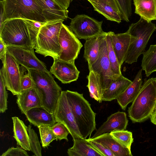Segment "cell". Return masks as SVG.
I'll return each mask as SVG.
<instances>
[{"label":"cell","instance_id":"44dd1931","mask_svg":"<svg viewBox=\"0 0 156 156\" xmlns=\"http://www.w3.org/2000/svg\"><path fill=\"white\" fill-rule=\"evenodd\" d=\"M103 145L115 156H132L131 150L123 146L110 133H104L94 138H89Z\"/></svg>","mask_w":156,"mask_h":156},{"label":"cell","instance_id":"277c9868","mask_svg":"<svg viewBox=\"0 0 156 156\" xmlns=\"http://www.w3.org/2000/svg\"><path fill=\"white\" fill-rule=\"evenodd\" d=\"M29 70L42 106L54 114L62 91L61 87L55 81L50 72Z\"/></svg>","mask_w":156,"mask_h":156},{"label":"cell","instance_id":"603a6c76","mask_svg":"<svg viewBox=\"0 0 156 156\" xmlns=\"http://www.w3.org/2000/svg\"><path fill=\"white\" fill-rule=\"evenodd\" d=\"M72 147L69 148L67 154L69 156H104L87 140L81 138L73 140Z\"/></svg>","mask_w":156,"mask_h":156},{"label":"cell","instance_id":"5b68a950","mask_svg":"<svg viewBox=\"0 0 156 156\" xmlns=\"http://www.w3.org/2000/svg\"><path fill=\"white\" fill-rule=\"evenodd\" d=\"M156 30V25L142 17L132 23L127 31L131 36L130 43L125 62L131 64L137 61L139 57L144 52L148 41Z\"/></svg>","mask_w":156,"mask_h":156},{"label":"cell","instance_id":"ba28073f","mask_svg":"<svg viewBox=\"0 0 156 156\" xmlns=\"http://www.w3.org/2000/svg\"><path fill=\"white\" fill-rule=\"evenodd\" d=\"M60 46L58 59L74 63L83 45L69 27L62 23L59 36Z\"/></svg>","mask_w":156,"mask_h":156},{"label":"cell","instance_id":"7402d4cb","mask_svg":"<svg viewBox=\"0 0 156 156\" xmlns=\"http://www.w3.org/2000/svg\"><path fill=\"white\" fill-rule=\"evenodd\" d=\"M132 81L122 75L114 80L103 93L102 101H111L116 99L122 93Z\"/></svg>","mask_w":156,"mask_h":156},{"label":"cell","instance_id":"ab89813d","mask_svg":"<svg viewBox=\"0 0 156 156\" xmlns=\"http://www.w3.org/2000/svg\"><path fill=\"white\" fill-rule=\"evenodd\" d=\"M63 9L67 10L73 0H53Z\"/></svg>","mask_w":156,"mask_h":156},{"label":"cell","instance_id":"1f68e13d","mask_svg":"<svg viewBox=\"0 0 156 156\" xmlns=\"http://www.w3.org/2000/svg\"><path fill=\"white\" fill-rule=\"evenodd\" d=\"M40 134L41 143L43 147L48 146L54 140L57 139L51 126H42L38 127Z\"/></svg>","mask_w":156,"mask_h":156},{"label":"cell","instance_id":"7a4b0ae2","mask_svg":"<svg viewBox=\"0 0 156 156\" xmlns=\"http://www.w3.org/2000/svg\"><path fill=\"white\" fill-rule=\"evenodd\" d=\"M79 131L82 137L90 138L93 132L96 130V114L92 110L91 105L83 96V94L76 91L65 90Z\"/></svg>","mask_w":156,"mask_h":156},{"label":"cell","instance_id":"484cf974","mask_svg":"<svg viewBox=\"0 0 156 156\" xmlns=\"http://www.w3.org/2000/svg\"><path fill=\"white\" fill-rule=\"evenodd\" d=\"M105 32H103L97 36L86 40L83 57L88 65L93 64L98 58L101 44Z\"/></svg>","mask_w":156,"mask_h":156},{"label":"cell","instance_id":"d6986e66","mask_svg":"<svg viewBox=\"0 0 156 156\" xmlns=\"http://www.w3.org/2000/svg\"><path fill=\"white\" fill-rule=\"evenodd\" d=\"M142 70L140 69L136 74L133 80L125 91L116 99L117 101L123 110L127 105L135 99L142 86Z\"/></svg>","mask_w":156,"mask_h":156},{"label":"cell","instance_id":"d6a6232c","mask_svg":"<svg viewBox=\"0 0 156 156\" xmlns=\"http://www.w3.org/2000/svg\"><path fill=\"white\" fill-rule=\"evenodd\" d=\"M28 131L30 139V151L33 152L35 156H41V148L37 134L30 125H29L28 126Z\"/></svg>","mask_w":156,"mask_h":156},{"label":"cell","instance_id":"30bf717a","mask_svg":"<svg viewBox=\"0 0 156 156\" xmlns=\"http://www.w3.org/2000/svg\"><path fill=\"white\" fill-rule=\"evenodd\" d=\"M106 33L102 38L98 58L93 64L88 65L89 70L93 71L100 75L103 93L114 80L122 75L115 74L112 70L108 55Z\"/></svg>","mask_w":156,"mask_h":156},{"label":"cell","instance_id":"e575fe53","mask_svg":"<svg viewBox=\"0 0 156 156\" xmlns=\"http://www.w3.org/2000/svg\"><path fill=\"white\" fill-rule=\"evenodd\" d=\"M0 112L3 113L7 109L8 93L2 73L0 72Z\"/></svg>","mask_w":156,"mask_h":156},{"label":"cell","instance_id":"4fadbf2b","mask_svg":"<svg viewBox=\"0 0 156 156\" xmlns=\"http://www.w3.org/2000/svg\"><path fill=\"white\" fill-rule=\"evenodd\" d=\"M7 50L18 63L27 69L50 72L45 64L36 56L34 50L7 46Z\"/></svg>","mask_w":156,"mask_h":156},{"label":"cell","instance_id":"2e32d148","mask_svg":"<svg viewBox=\"0 0 156 156\" xmlns=\"http://www.w3.org/2000/svg\"><path fill=\"white\" fill-rule=\"evenodd\" d=\"M42 10L47 22L68 17V11L61 7L53 0H34Z\"/></svg>","mask_w":156,"mask_h":156},{"label":"cell","instance_id":"f546056e","mask_svg":"<svg viewBox=\"0 0 156 156\" xmlns=\"http://www.w3.org/2000/svg\"><path fill=\"white\" fill-rule=\"evenodd\" d=\"M106 41L108 56L113 72L115 74L122 75L120 65L113 48L110 31L106 32Z\"/></svg>","mask_w":156,"mask_h":156},{"label":"cell","instance_id":"ee69618b","mask_svg":"<svg viewBox=\"0 0 156 156\" xmlns=\"http://www.w3.org/2000/svg\"><path fill=\"white\" fill-rule=\"evenodd\" d=\"M3 9L2 6L0 5V27H1L3 23Z\"/></svg>","mask_w":156,"mask_h":156},{"label":"cell","instance_id":"e0dca14e","mask_svg":"<svg viewBox=\"0 0 156 156\" xmlns=\"http://www.w3.org/2000/svg\"><path fill=\"white\" fill-rule=\"evenodd\" d=\"M24 114L30 123L37 127L42 126H52L57 122L54 114L43 106L31 108Z\"/></svg>","mask_w":156,"mask_h":156},{"label":"cell","instance_id":"cb8c5ba5","mask_svg":"<svg viewBox=\"0 0 156 156\" xmlns=\"http://www.w3.org/2000/svg\"><path fill=\"white\" fill-rule=\"evenodd\" d=\"M12 118L13 123V136L17 144L25 150L30 151L28 127L18 117L15 116Z\"/></svg>","mask_w":156,"mask_h":156},{"label":"cell","instance_id":"4316f807","mask_svg":"<svg viewBox=\"0 0 156 156\" xmlns=\"http://www.w3.org/2000/svg\"><path fill=\"white\" fill-rule=\"evenodd\" d=\"M89 2L94 10L103 16L107 20L119 23L122 20L121 13L112 6L105 2L90 0Z\"/></svg>","mask_w":156,"mask_h":156},{"label":"cell","instance_id":"74e56055","mask_svg":"<svg viewBox=\"0 0 156 156\" xmlns=\"http://www.w3.org/2000/svg\"><path fill=\"white\" fill-rule=\"evenodd\" d=\"M87 141L104 156H115L109 149L103 145L98 142L92 140L90 138L86 139Z\"/></svg>","mask_w":156,"mask_h":156},{"label":"cell","instance_id":"d4e9b609","mask_svg":"<svg viewBox=\"0 0 156 156\" xmlns=\"http://www.w3.org/2000/svg\"><path fill=\"white\" fill-rule=\"evenodd\" d=\"M135 13L148 22L156 20V0H133Z\"/></svg>","mask_w":156,"mask_h":156},{"label":"cell","instance_id":"7c38bea8","mask_svg":"<svg viewBox=\"0 0 156 156\" xmlns=\"http://www.w3.org/2000/svg\"><path fill=\"white\" fill-rule=\"evenodd\" d=\"M57 122L63 124L69 131L73 140L82 138L76 123L65 91H62L54 113Z\"/></svg>","mask_w":156,"mask_h":156},{"label":"cell","instance_id":"3957f363","mask_svg":"<svg viewBox=\"0 0 156 156\" xmlns=\"http://www.w3.org/2000/svg\"><path fill=\"white\" fill-rule=\"evenodd\" d=\"M156 105V78L145 81L137 96L128 108V116L133 122H140L150 118Z\"/></svg>","mask_w":156,"mask_h":156},{"label":"cell","instance_id":"ffe728a7","mask_svg":"<svg viewBox=\"0 0 156 156\" xmlns=\"http://www.w3.org/2000/svg\"><path fill=\"white\" fill-rule=\"evenodd\" d=\"M110 34L113 48L121 66L125 61L130 43L131 36L127 31L117 34L110 31Z\"/></svg>","mask_w":156,"mask_h":156},{"label":"cell","instance_id":"7bdbcfd3","mask_svg":"<svg viewBox=\"0 0 156 156\" xmlns=\"http://www.w3.org/2000/svg\"><path fill=\"white\" fill-rule=\"evenodd\" d=\"M150 118L151 122L156 125V105L151 113Z\"/></svg>","mask_w":156,"mask_h":156},{"label":"cell","instance_id":"9c48e42d","mask_svg":"<svg viewBox=\"0 0 156 156\" xmlns=\"http://www.w3.org/2000/svg\"><path fill=\"white\" fill-rule=\"evenodd\" d=\"M3 66L0 72L2 74L7 90L13 95L22 92L21 81L23 71L15 58L6 51L2 61Z\"/></svg>","mask_w":156,"mask_h":156},{"label":"cell","instance_id":"5bb4252c","mask_svg":"<svg viewBox=\"0 0 156 156\" xmlns=\"http://www.w3.org/2000/svg\"><path fill=\"white\" fill-rule=\"evenodd\" d=\"M50 71L64 84L69 83L76 81L80 73L75 62H68L59 59L54 60Z\"/></svg>","mask_w":156,"mask_h":156},{"label":"cell","instance_id":"8992f818","mask_svg":"<svg viewBox=\"0 0 156 156\" xmlns=\"http://www.w3.org/2000/svg\"><path fill=\"white\" fill-rule=\"evenodd\" d=\"M63 21L58 20L47 22L41 27L34 42L36 52L58 59L60 51L59 36Z\"/></svg>","mask_w":156,"mask_h":156},{"label":"cell","instance_id":"b9f144b4","mask_svg":"<svg viewBox=\"0 0 156 156\" xmlns=\"http://www.w3.org/2000/svg\"><path fill=\"white\" fill-rule=\"evenodd\" d=\"M7 51V46L0 39V58L3 60Z\"/></svg>","mask_w":156,"mask_h":156},{"label":"cell","instance_id":"52a82bcc","mask_svg":"<svg viewBox=\"0 0 156 156\" xmlns=\"http://www.w3.org/2000/svg\"><path fill=\"white\" fill-rule=\"evenodd\" d=\"M0 5L3 9V23L14 19L47 22L42 9L34 0H2Z\"/></svg>","mask_w":156,"mask_h":156},{"label":"cell","instance_id":"83f0119b","mask_svg":"<svg viewBox=\"0 0 156 156\" xmlns=\"http://www.w3.org/2000/svg\"><path fill=\"white\" fill-rule=\"evenodd\" d=\"M87 78L88 80L87 87L88 88L90 97L99 103H101L103 91L100 75L97 72L90 70Z\"/></svg>","mask_w":156,"mask_h":156},{"label":"cell","instance_id":"ac0fdd59","mask_svg":"<svg viewBox=\"0 0 156 156\" xmlns=\"http://www.w3.org/2000/svg\"><path fill=\"white\" fill-rule=\"evenodd\" d=\"M16 102L21 112L24 114L34 108L42 106L41 100L35 87L22 91L17 95Z\"/></svg>","mask_w":156,"mask_h":156},{"label":"cell","instance_id":"4dcf8cb0","mask_svg":"<svg viewBox=\"0 0 156 156\" xmlns=\"http://www.w3.org/2000/svg\"><path fill=\"white\" fill-rule=\"evenodd\" d=\"M110 133L123 146L131 149L133 140L131 132L126 130H119L112 132Z\"/></svg>","mask_w":156,"mask_h":156},{"label":"cell","instance_id":"d590c367","mask_svg":"<svg viewBox=\"0 0 156 156\" xmlns=\"http://www.w3.org/2000/svg\"><path fill=\"white\" fill-rule=\"evenodd\" d=\"M51 127L57 139L59 140L64 139L67 141H68V136L70 133L63 124L61 122H56Z\"/></svg>","mask_w":156,"mask_h":156},{"label":"cell","instance_id":"f6af8a7d","mask_svg":"<svg viewBox=\"0 0 156 156\" xmlns=\"http://www.w3.org/2000/svg\"><path fill=\"white\" fill-rule=\"evenodd\" d=\"M88 0V1H89L90 0Z\"/></svg>","mask_w":156,"mask_h":156},{"label":"cell","instance_id":"60d3db41","mask_svg":"<svg viewBox=\"0 0 156 156\" xmlns=\"http://www.w3.org/2000/svg\"><path fill=\"white\" fill-rule=\"evenodd\" d=\"M99 1L108 4L120 13V9L116 0H94Z\"/></svg>","mask_w":156,"mask_h":156},{"label":"cell","instance_id":"6da1fadb","mask_svg":"<svg viewBox=\"0 0 156 156\" xmlns=\"http://www.w3.org/2000/svg\"><path fill=\"white\" fill-rule=\"evenodd\" d=\"M39 30L31 20L10 19L4 21L0 27V39L7 46L34 50V41Z\"/></svg>","mask_w":156,"mask_h":156},{"label":"cell","instance_id":"f1b7e54d","mask_svg":"<svg viewBox=\"0 0 156 156\" xmlns=\"http://www.w3.org/2000/svg\"><path fill=\"white\" fill-rule=\"evenodd\" d=\"M143 54L141 66L147 77L156 72V44L151 45Z\"/></svg>","mask_w":156,"mask_h":156},{"label":"cell","instance_id":"8fae6325","mask_svg":"<svg viewBox=\"0 0 156 156\" xmlns=\"http://www.w3.org/2000/svg\"><path fill=\"white\" fill-rule=\"evenodd\" d=\"M102 23L85 14L77 15L71 19L69 27L78 39L86 40L104 32Z\"/></svg>","mask_w":156,"mask_h":156},{"label":"cell","instance_id":"8d00e7d4","mask_svg":"<svg viewBox=\"0 0 156 156\" xmlns=\"http://www.w3.org/2000/svg\"><path fill=\"white\" fill-rule=\"evenodd\" d=\"M27 73L24 74L23 70L21 81V85L22 91L35 87V85L31 76L29 69H27Z\"/></svg>","mask_w":156,"mask_h":156},{"label":"cell","instance_id":"9a60e30c","mask_svg":"<svg viewBox=\"0 0 156 156\" xmlns=\"http://www.w3.org/2000/svg\"><path fill=\"white\" fill-rule=\"evenodd\" d=\"M128 122L126 113L118 111L108 117L107 120L96 130L90 138H94L104 133L113 131L125 130Z\"/></svg>","mask_w":156,"mask_h":156},{"label":"cell","instance_id":"f35d334b","mask_svg":"<svg viewBox=\"0 0 156 156\" xmlns=\"http://www.w3.org/2000/svg\"><path fill=\"white\" fill-rule=\"evenodd\" d=\"M23 149L19 147H11L3 153L1 156H28L27 153Z\"/></svg>","mask_w":156,"mask_h":156},{"label":"cell","instance_id":"836d02e7","mask_svg":"<svg viewBox=\"0 0 156 156\" xmlns=\"http://www.w3.org/2000/svg\"><path fill=\"white\" fill-rule=\"evenodd\" d=\"M118 5L122 19L129 21L132 14V0H116Z\"/></svg>","mask_w":156,"mask_h":156}]
</instances>
